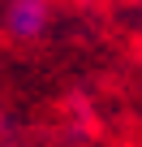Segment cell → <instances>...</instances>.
<instances>
[{
    "instance_id": "6da1fadb",
    "label": "cell",
    "mask_w": 142,
    "mask_h": 147,
    "mask_svg": "<svg viewBox=\"0 0 142 147\" xmlns=\"http://www.w3.org/2000/svg\"><path fill=\"white\" fill-rule=\"evenodd\" d=\"M9 30L17 39H35L43 26H47V0H13L9 5Z\"/></svg>"
}]
</instances>
